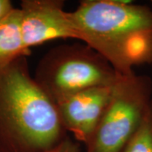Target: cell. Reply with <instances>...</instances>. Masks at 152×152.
<instances>
[{"instance_id": "52a82bcc", "label": "cell", "mask_w": 152, "mask_h": 152, "mask_svg": "<svg viewBox=\"0 0 152 152\" xmlns=\"http://www.w3.org/2000/svg\"><path fill=\"white\" fill-rule=\"evenodd\" d=\"M30 55L22 37L20 10L15 8L0 21V67Z\"/></svg>"}, {"instance_id": "9c48e42d", "label": "cell", "mask_w": 152, "mask_h": 152, "mask_svg": "<svg viewBox=\"0 0 152 152\" xmlns=\"http://www.w3.org/2000/svg\"><path fill=\"white\" fill-rule=\"evenodd\" d=\"M46 152H82V149L79 142L71 140L68 136L58 145Z\"/></svg>"}, {"instance_id": "30bf717a", "label": "cell", "mask_w": 152, "mask_h": 152, "mask_svg": "<svg viewBox=\"0 0 152 152\" xmlns=\"http://www.w3.org/2000/svg\"><path fill=\"white\" fill-rule=\"evenodd\" d=\"M15 9L10 0H0V21Z\"/></svg>"}, {"instance_id": "5b68a950", "label": "cell", "mask_w": 152, "mask_h": 152, "mask_svg": "<svg viewBox=\"0 0 152 152\" xmlns=\"http://www.w3.org/2000/svg\"><path fill=\"white\" fill-rule=\"evenodd\" d=\"M21 32L31 49L49 41L77 39L69 12L62 0H23L20 4Z\"/></svg>"}, {"instance_id": "277c9868", "label": "cell", "mask_w": 152, "mask_h": 152, "mask_svg": "<svg viewBox=\"0 0 152 152\" xmlns=\"http://www.w3.org/2000/svg\"><path fill=\"white\" fill-rule=\"evenodd\" d=\"M152 100V80L134 71L118 74L107 108L86 152H122Z\"/></svg>"}, {"instance_id": "3957f363", "label": "cell", "mask_w": 152, "mask_h": 152, "mask_svg": "<svg viewBox=\"0 0 152 152\" xmlns=\"http://www.w3.org/2000/svg\"><path fill=\"white\" fill-rule=\"evenodd\" d=\"M118 73L101 54L84 42L51 48L38 62L34 79L53 102L94 87L112 86Z\"/></svg>"}, {"instance_id": "7a4b0ae2", "label": "cell", "mask_w": 152, "mask_h": 152, "mask_svg": "<svg viewBox=\"0 0 152 152\" xmlns=\"http://www.w3.org/2000/svg\"><path fill=\"white\" fill-rule=\"evenodd\" d=\"M77 39L118 74L152 64V10L129 0H84L69 12Z\"/></svg>"}, {"instance_id": "8fae6325", "label": "cell", "mask_w": 152, "mask_h": 152, "mask_svg": "<svg viewBox=\"0 0 152 152\" xmlns=\"http://www.w3.org/2000/svg\"><path fill=\"white\" fill-rule=\"evenodd\" d=\"M151 4H152V1H151Z\"/></svg>"}, {"instance_id": "6da1fadb", "label": "cell", "mask_w": 152, "mask_h": 152, "mask_svg": "<svg viewBox=\"0 0 152 152\" xmlns=\"http://www.w3.org/2000/svg\"><path fill=\"white\" fill-rule=\"evenodd\" d=\"M68 137L56 104L31 75L28 57L0 67V152H46Z\"/></svg>"}, {"instance_id": "8992f818", "label": "cell", "mask_w": 152, "mask_h": 152, "mask_svg": "<svg viewBox=\"0 0 152 152\" xmlns=\"http://www.w3.org/2000/svg\"><path fill=\"white\" fill-rule=\"evenodd\" d=\"M112 86L86 89L55 102L62 124L75 141L85 146L91 141L109 102Z\"/></svg>"}, {"instance_id": "ba28073f", "label": "cell", "mask_w": 152, "mask_h": 152, "mask_svg": "<svg viewBox=\"0 0 152 152\" xmlns=\"http://www.w3.org/2000/svg\"><path fill=\"white\" fill-rule=\"evenodd\" d=\"M122 152H152V100L139 128Z\"/></svg>"}]
</instances>
